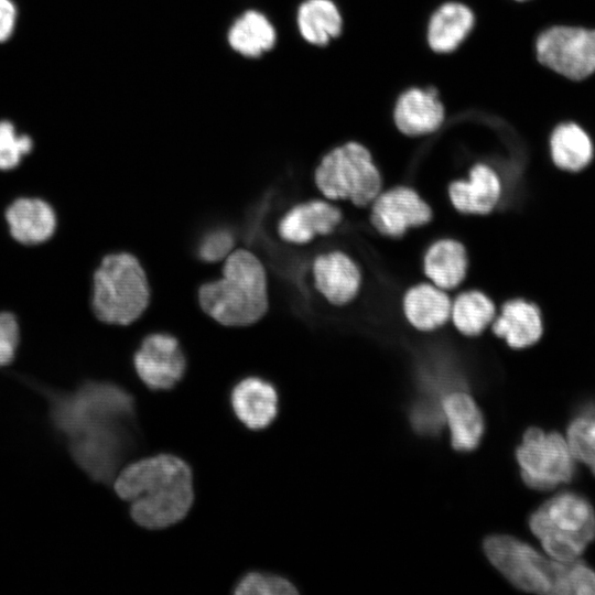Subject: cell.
I'll list each match as a JSON object with an SVG mask.
<instances>
[{
	"instance_id": "cell-1",
	"label": "cell",
	"mask_w": 595,
	"mask_h": 595,
	"mask_svg": "<svg viewBox=\"0 0 595 595\" xmlns=\"http://www.w3.org/2000/svg\"><path fill=\"white\" fill-rule=\"evenodd\" d=\"M20 379L45 399L51 426L80 470L96 483H112L138 437L133 397L107 381L86 380L61 390Z\"/></svg>"
},
{
	"instance_id": "cell-2",
	"label": "cell",
	"mask_w": 595,
	"mask_h": 595,
	"mask_svg": "<svg viewBox=\"0 0 595 595\" xmlns=\"http://www.w3.org/2000/svg\"><path fill=\"white\" fill-rule=\"evenodd\" d=\"M113 488L130 504L132 520L152 530L181 521L194 500L192 470L172 454H156L127 465L116 475Z\"/></svg>"
},
{
	"instance_id": "cell-3",
	"label": "cell",
	"mask_w": 595,
	"mask_h": 595,
	"mask_svg": "<svg viewBox=\"0 0 595 595\" xmlns=\"http://www.w3.org/2000/svg\"><path fill=\"white\" fill-rule=\"evenodd\" d=\"M484 550L493 565L515 586L551 595H595V572L578 560L547 558L510 536H491Z\"/></svg>"
},
{
	"instance_id": "cell-4",
	"label": "cell",
	"mask_w": 595,
	"mask_h": 595,
	"mask_svg": "<svg viewBox=\"0 0 595 595\" xmlns=\"http://www.w3.org/2000/svg\"><path fill=\"white\" fill-rule=\"evenodd\" d=\"M203 311L225 326H247L258 322L268 310L266 270L246 249L231 251L223 266L220 279L198 290Z\"/></svg>"
},
{
	"instance_id": "cell-5",
	"label": "cell",
	"mask_w": 595,
	"mask_h": 595,
	"mask_svg": "<svg viewBox=\"0 0 595 595\" xmlns=\"http://www.w3.org/2000/svg\"><path fill=\"white\" fill-rule=\"evenodd\" d=\"M150 301L147 274L131 253L106 256L93 278L91 307L107 324L129 325L145 311Z\"/></svg>"
},
{
	"instance_id": "cell-6",
	"label": "cell",
	"mask_w": 595,
	"mask_h": 595,
	"mask_svg": "<svg viewBox=\"0 0 595 595\" xmlns=\"http://www.w3.org/2000/svg\"><path fill=\"white\" fill-rule=\"evenodd\" d=\"M529 526L549 556L572 562L595 538V512L587 499L565 491L541 505Z\"/></svg>"
},
{
	"instance_id": "cell-7",
	"label": "cell",
	"mask_w": 595,
	"mask_h": 595,
	"mask_svg": "<svg viewBox=\"0 0 595 595\" xmlns=\"http://www.w3.org/2000/svg\"><path fill=\"white\" fill-rule=\"evenodd\" d=\"M314 182L329 201H348L366 207L382 191V177L369 150L358 142H347L323 156Z\"/></svg>"
},
{
	"instance_id": "cell-8",
	"label": "cell",
	"mask_w": 595,
	"mask_h": 595,
	"mask_svg": "<svg viewBox=\"0 0 595 595\" xmlns=\"http://www.w3.org/2000/svg\"><path fill=\"white\" fill-rule=\"evenodd\" d=\"M523 482L534 489H552L570 483L575 474L573 457L565 437L530 428L516 452Z\"/></svg>"
},
{
	"instance_id": "cell-9",
	"label": "cell",
	"mask_w": 595,
	"mask_h": 595,
	"mask_svg": "<svg viewBox=\"0 0 595 595\" xmlns=\"http://www.w3.org/2000/svg\"><path fill=\"white\" fill-rule=\"evenodd\" d=\"M538 60L553 72L581 80L595 72V30L552 26L536 43Z\"/></svg>"
},
{
	"instance_id": "cell-10",
	"label": "cell",
	"mask_w": 595,
	"mask_h": 595,
	"mask_svg": "<svg viewBox=\"0 0 595 595\" xmlns=\"http://www.w3.org/2000/svg\"><path fill=\"white\" fill-rule=\"evenodd\" d=\"M431 206L409 186L381 191L370 204V223L381 235L402 237L409 229L431 221Z\"/></svg>"
},
{
	"instance_id": "cell-11",
	"label": "cell",
	"mask_w": 595,
	"mask_h": 595,
	"mask_svg": "<svg viewBox=\"0 0 595 595\" xmlns=\"http://www.w3.org/2000/svg\"><path fill=\"white\" fill-rule=\"evenodd\" d=\"M133 366L149 389L169 390L184 376L186 359L175 337L154 333L141 342L133 355Z\"/></svg>"
},
{
	"instance_id": "cell-12",
	"label": "cell",
	"mask_w": 595,
	"mask_h": 595,
	"mask_svg": "<svg viewBox=\"0 0 595 595\" xmlns=\"http://www.w3.org/2000/svg\"><path fill=\"white\" fill-rule=\"evenodd\" d=\"M312 273L315 289L336 306L351 302L361 288L358 264L340 250L318 255L313 261Z\"/></svg>"
},
{
	"instance_id": "cell-13",
	"label": "cell",
	"mask_w": 595,
	"mask_h": 595,
	"mask_svg": "<svg viewBox=\"0 0 595 595\" xmlns=\"http://www.w3.org/2000/svg\"><path fill=\"white\" fill-rule=\"evenodd\" d=\"M343 220L342 210L325 199L293 206L278 225L280 237L292 244H306L318 235L332 234Z\"/></svg>"
},
{
	"instance_id": "cell-14",
	"label": "cell",
	"mask_w": 595,
	"mask_h": 595,
	"mask_svg": "<svg viewBox=\"0 0 595 595\" xmlns=\"http://www.w3.org/2000/svg\"><path fill=\"white\" fill-rule=\"evenodd\" d=\"M501 181L495 170L485 164H474L467 180H456L448 185L452 206L465 215H487L501 197Z\"/></svg>"
},
{
	"instance_id": "cell-15",
	"label": "cell",
	"mask_w": 595,
	"mask_h": 595,
	"mask_svg": "<svg viewBox=\"0 0 595 595\" xmlns=\"http://www.w3.org/2000/svg\"><path fill=\"white\" fill-rule=\"evenodd\" d=\"M230 404L236 418L248 429L268 428L279 410L275 388L260 377H246L230 392Z\"/></svg>"
},
{
	"instance_id": "cell-16",
	"label": "cell",
	"mask_w": 595,
	"mask_h": 595,
	"mask_svg": "<svg viewBox=\"0 0 595 595\" xmlns=\"http://www.w3.org/2000/svg\"><path fill=\"white\" fill-rule=\"evenodd\" d=\"M393 119L407 136L418 137L434 132L444 120V108L434 88H411L398 99Z\"/></svg>"
},
{
	"instance_id": "cell-17",
	"label": "cell",
	"mask_w": 595,
	"mask_h": 595,
	"mask_svg": "<svg viewBox=\"0 0 595 595\" xmlns=\"http://www.w3.org/2000/svg\"><path fill=\"white\" fill-rule=\"evenodd\" d=\"M451 307L447 292L431 282L409 288L402 299L407 322L421 332H432L445 325L451 318Z\"/></svg>"
},
{
	"instance_id": "cell-18",
	"label": "cell",
	"mask_w": 595,
	"mask_h": 595,
	"mask_svg": "<svg viewBox=\"0 0 595 595\" xmlns=\"http://www.w3.org/2000/svg\"><path fill=\"white\" fill-rule=\"evenodd\" d=\"M493 333L511 348L521 349L536 344L543 332L539 309L522 299L505 302L491 325Z\"/></svg>"
},
{
	"instance_id": "cell-19",
	"label": "cell",
	"mask_w": 595,
	"mask_h": 595,
	"mask_svg": "<svg viewBox=\"0 0 595 595\" xmlns=\"http://www.w3.org/2000/svg\"><path fill=\"white\" fill-rule=\"evenodd\" d=\"M11 236L24 245L46 241L56 227V216L45 201L22 197L15 199L6 210Z\"/></svg>"
},
{
	"instance_id": "cell-20",
	"label": "cell",
	"mask_w": 595,
	"mask_h": 595,
	"mask_svg": "<svg viewBox=\"0 0 595 595\" xmlns=\"http://www.w3.org/2000/svg\"><path fill=\"white\" fill-rule=\"evenodd\" d=\"M468 256L465 246L452 238L434 241L423 257V272L431 283L444 291L458 288L466 279Z\"/></svg>"
},
{
	"instance_id": "cell-21",
	"label": "cell",
	"mask_w": 595,
	"mask_h": 595,
	"mask_svg": "<svg viewBox=\"0 0 595 595\" xmlns=\"http://www.w3.org/2000/svg\"><path fill=\"white\" fill-rule=\"evenodd\" d=\"M442 409L453 447L463 452L474 450L484 433L483 415L475 401L464 392H452L444 397Z\"/></svg>"
},
{
	"instance_id": "cell-22",
	"label": "cell",
	"mask_w": 595,
	"mask_h": 595,
	"mask_svg": "<svg viewBox=\"0 0 595 595\" xmlns=\"http://www.w3.org/2000/svg\"><path fill=\"white\" fill-rule=\"evenodd\" d=\"M473 25L474 14L466 6L445 3L433 13L429 22V45L435 52L448 53L465 40Z\"/></svg>"
},
{
	"instance_id": "cell-23",
	"label": "cell",
	"mask_w": 595,
	"mask_h": 595,
	"mask_svg": "<svg viewBox=\"0 0 595 595\" xmlns=\"http://www.w3.org/2000/svg\"><path fill=\"white\" fill-rule=\"evenodd\" d=\"M494 301L479 290H466L452 301L451 318L454 327L464 336H478L495 320Z\"/></svg>"
},
{
	"instance_id": "cell-24",
	"label": "cell",
	"mask_w": 595,
	"mask_h": 595,
	"mask_svg": "<svg viewBox=\"0 0 595 595\" xmlns=\"http://www.w3.org/2000/svg\"><path fill=\"white\" fill-rule=\"evenodd\" d=\"M298 25L305 41L322 46L340 34L343 20L333 1L306 0L299 8Z\"/></svg>"
},
{
	"instance_id": "cell-25",
	"label": "cell",
	"mask_w": 595,
	"mask_h": 595,
	"mask_svg": "<svg viewBox=\"0 0 595 595\" xmlns=\"http://www.w3.org/2000/svg\"><path fill=\"white\" fill-rule=\"evenodd\" d=\"M228 42L241 55L258 57L273 47L275 31L263 14L250 10L232 24Z\"/></svg>"
},
{
	"instance_id": "cell-26",
	"label": "cell",
	"mask_w": 595,
	"mask_h": 595,
	"mask_svg": "<svg viewBox=\"0 0 595 595\" xmlns=\"http://www.w3.org/2000/svg\"><path fill=\"white\" fill-rule=\"evenodd\" d=\"M550 150L555 165L569 171L583 169L593 155L589 137L573 122L562 123L554 129L550 139Z\"/></svg>"
},
{
	"instance_id": "cell-27",
	"label": "cell",
	"mask_w": 595,
	"mask_h": 595,
	"mask_svg": "<svg viewBox=\"0 0 595 595\" xmlns=\"http://www.w3.org/2000/svg\"><path fill=\"white\" fill-rule=\"evenodd\" d=\"M587 410L571 422L565 440L575 461L584 463L595 475V414Z\"/></svg>"
},
{
	"instance_id": "cell-28",
	"label": "cell",
	"mask_w": 595,
	"mask_h": 595,
	"mask_svg": "<svg viewBox=\"0 0 595 595\" xmlns=\"http://www.w3.org/2000/svg\"><path fill=\"white\" fill-rule=\"evenodd\" d=\"M239 595H290L295 586L285 577L268 572H249L235 586Z\"/></svg>"
},
{
	"instance_id": "cell-29",
	"label": "cell",
	"mask_w": 595,
	"mask_h": 595,
	"mask_svg": "<svg viewBox=\"0 0 595 595\" xmlns=\"http://www.w3.org/2000/svg\"><path fill=\"white\" fill-rule=\"evenodd\" d=\"M32 140L28 136H18L8 121L0 122V170L15 167L21 158L32 149Z\"/></svg>"
},
{
	"instance_id": "cell-30",
	"label": "cell",
	"mask_w": 595,
	"mask_h": 595,
	"mask_svg": "<svg viewBox=\"0 0 595 595\" xmlns=\"http://www.w3.org/2000/svg\"><path fill=\"white\" fill-rule=\"evenodd\" d=\"M443 411L431 400H421L411 411V423L414 430L424 435L437 433L442 428Z\"/></svg>"
},
{
	"instance_id": "cell-31",
	"label": "cell",
	"mask_w": 595,
	"mask_h": 595,
	"mask_svg": "<svg viewBox=\"0 0 595 595\" xmlns=\"http://www.w3.org/2000/svg\"><path fill=\"white\" fill-rule=\"evenodd\" d=\"M19 345V325L15 316L0 312V368L11 364Z\"/></svg>"
},
{
	"instance_id": "cell-32",
	"label": "cell",
	"mask_w": 595,
	"mask_h": 595,
	"mask_svg": "<svg viewBox=\"0 0 595 595\" xmlns=\"http://www.w3.org/2000/svg\"><path fill=\"white\" fill-rule=\"evenodd\" d=\"M234 244V238L228 231L216 230L203 239L199 255L206 261H219L231 252Z\"/></svg>"
},
{
	"instance_id": "cell-33",
	"label": "cell",
	"mask_w": 595,
	"mask_h": 595,
	"mask_svg": "<svg viewBox=\"0 0 595 595\" xmlns=\"http://www.w3.org/2000/svg\"><path fill=\"white\" fill-rule=\"evenodd\" d=\"M15 9L10 0H0V42L7 40L14 26Z\"/></svg>"
},
{
	"instance_id": "cell-34",
	"label": "cell",
	"mask_w": 595,
	"mask_h": 595,
	"mask_svg": "<svg viewBox=\"0 0 595 595\" xmlns=\"http://www.w3.org/2000/svg\"><path fill=\"white\" fill-rule=\"evenodd\" d=\"M519 1H522V0H519Z\"/></svg>"
}]
</instances>
